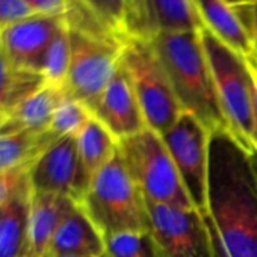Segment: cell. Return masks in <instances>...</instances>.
Segmentation results:
<instances>
[{
	"label": "cell",
	"mask_w": 257,
	"mask_h": 257,
	"mask_svg": "<svg viewBox=\"0 0 257 257\" xmlns=\"http://www.w3.org/2000/svg\"><path fill=\"white\" fill-rule=\"evenodd\" d=\"M121 64L134 85L147 127L164 135L176 124L183 109L150 41L128 38Z\"/></svg>",
	"instance_id": "cell-6"
},
{
	"label": "cell",
	"mask_w": 257,
	"mask_h": 257,
	"mask_svg": "<svg viewBox=\"0 0 257 257\" xmlns=\"http://www.w3.org/2000/svg\"><path fill=\"white\" fill-rule=\"evenodd\" d=\"M52 257H91V255H52ZM104 257V255H101Z\"/></svg>",
	"instance_id": "cell-34"
},
{
	"label": "cell",
	"mask_w": 257,
	"mask_h": 257,
	"mask_svg": "<svg viewBox=\"0 0 257 257\" xmlns=\"http://www.w3.org/2000/svg\"><path fill=\"white\" fill-rule=\"evenodd\" d=\"M74 2L91 13L112 35L122 41L132 38L128 0H74Z\"/></svg>",
	"instance_id": "cell-21"
},
{
	"label": "cell",
	"mask_w": 257,
	"mask_h": 257,
	"mask_svg": "<svg viewBox=\"0 0 257 257\" xmlns=\"http://www.w3.org/2000/svg\"><path fill=\"white\" fill-rule=\"evenodd\" d=\"M227 2H228L233 8H236L239 13H243V11H246V10L252 5L254 0H227Z\"/></svg>",
	"instance_id": "cell-31"
},
{
	"label": "cell",
	"mask_w": 257,
	"mask_h": 257,
	"mask_svg": "<svg viewBox=\"0 0 257 257\" xmlns=\"http://www.w3.org/2000/svg\"><path fill=\"white\" fill-rule=\"evenodd\" d=\"M70 59H71V44H70V32L67 23L61 28L56 34L53 41L50 43L49 49L41 62L40 74L44 77L47 83L65 88L68 70H70Z\"/></svg>",
	"instance_id": "cell-23"
},
{
	"label": "cell",
	"mask_w": 257,
	"mask_h": 257,
	"mask_svg": "<svg viewBox=\"0 0 257 257\" xmlns=\"http://www.w3.org/2000/svg\"><path fill=\"white\" fill-rule=\"evenodd\" d=\"M28 179L32 192L64 195L80 204L91 180L83 170L76 135L62 137L43 150L29 167Z\"/></svg>",
	"instance_id": "cell-10"
},
{
	"label": "cell",
	"mask_w": 257,
	"mask_h": 257,
	"mask_svg": "<svg viewBox=\"0 0 257 257\" xmlns=\"http://www.w3.org/2000/svg\"><path fill=\"white\" fill-rule=\"evenodd\" d=\"M76 204L74 200L64 195L32 192L26 257L49 255L52 240L61 222Z\"/></svg>",
	"instance_id": "cell-14"
},
{
	"label": "cell",
	"mask_w": 257,
	"mask_h": 257,
	"mask_svg": "<svg viewBox=\"0 0 257 257\" xmlns=\"http://www.w3.org/2000/svg\"><path fill=\"white\" fill-rule=\"evenodd\" d=\"M29 168H19L0 174V206H2L22 185L28 182Z\"/></svg>",
	"instance_id": "cell-27"
},
{
	"label": "cell",
	"mask_w": 257,
	"mask_h": 257,
	"mask_svg": "<svg viewBox=\"0 0 257 257\" xmlns=\"http://www.w3.org/2000/svg\"><path fill=\"white\" fill-rule=\"evenodd\" d=\"M80 206L103 237L122 231H150L147 200L118 150L95 173Z\"/></svg>",
	"instance_id": "cell-3"
},
{
	"label": "cell",
	"mask_w": 257,
	"mask_h": 257,
	"mask_svg": "<svg viewBox=\"0 0 257 257\" xmlns=\"http://www.w3.org/2000/svg\"><path fill=\"white\" fill-rule=\"evenodd\" d=\"M64 25V17L32 14L0 29V44L17 70L40 74L46 50Z\"/></svg>",
	"instance_id": "cell-11"
},
{
	"label": "cell",
	"mask_w": 257,
	"mask_h": 257,
	"mask_svg": "<svg viewBox=\"0 0 257 257\" xmlns=\"http://www.w3.org/2000/svg\"><path fill=\"white\" fill-rule=\"evenodd\" d=\"M19 74L20 70L14 67L8 53L5 52L2 44H0V118H2V121L5 116L7 100L19 79Z\"/></svg>",
	"instance_id": "cell-25"
},
{
	"label": "cell",
	"mask_w": 257,
	"mask_h": 257,
	"mask_svg": "<svg viewBox=\"0 0 257 257\" xmlns=\"http://www.w3.org/2000/svg\"><path fill=\"white\" fill-rule=\"evenodd\" d=\"M47 147L49 144L44 141L43 134L23 131L0 135V174L19 168H29Z\"/></svg>",
	"instance_id": "cell-20"
},
{
	"label": "cell",
	"mask_w": 257,
	"mask_h": 257,
	"mask_svg": "<svg viewBox=\"0 0 257 257\" xmlns=\"http://www.w3.org/2000/svg\"><path fill=\"white\" fill-rule=\"evenodd\" d=\"M0 122H2V118H0Z\"/></svg>",
	"instance_id": "cell-35"
},
{
	"label": "cell",
	"mask_w": 257,
	"mask_h": 257,
	"mask_svg": "<svg viewBox=\"0 0 257 257\" xmlns=\"http://www.w3.org/2000/svg\"><path fill=\"white\" fill-rule=\"evenodd\" d=\"M118 153L146 200L195 209L162 137L150 127L119 140Z\"/></svg>",
	"instance_id": "cell-5"
},
{
	"label": "cell",
	"mask_w": 257,
	"mask_h": 257,
	"mask_svg": "<svg viewBox=\"0 0 257 257\" xmlns=\"http://www.w3.org/2000/svg\"><path fill=\"white\" fill-rule=\"evenodd\" d=\"M92 115L103 122L119 141L147 127L134 85L122 64L91 107Z\"/></svg>",
	"instance_id": "cell-12"
},
{
	"label": "cell",
	"mask_w": 257,
	"mask_h": 257,
	"mask_svg": "<svg viewBox=\"0 0 257 257\" xmlns=\"http://www.w3.org/2000/svg\"><path fill=\"white\" fill-rule=\"evenodd\" d=\"M52 255H104L103 234L79 203L61 222L47 257Z\"/></svg>",
	"instance_id": "cell-17"
},
{
	"label": "cell",
	"mask_w": 257,
	"mask_h": 257,
	"mask_svg": "<svg viewBox=\"0 0 257 257\" xmlns=\"http://www.w3.org/2000/svg\"><path fill=\"white\" fill-rule=\"evenodd\" d=\"M132 37L150 40L164 32L200 31L192 0H128Z\"/></svg>",
	"instance_id": "cell-13"
},
{
	"label": "cell",
	"mask_w": 257,
	"mask_h": 257,
	"mask_svg": "<svg viewBox=\"0 0 257 257\" xmlns=\"http://www.w3.org/2000/svg\"><path fill=\"white\" fill-rule=\"evenodd\" d=\"M201 41L228 134L248 153H252L257 149L254 138V88L246 61L204 29H201Z\"/></svg>",
	"instance_id": "cell-4"
},
{
	"label": "cell",
	"mask_w": 257,
	"mask_h": 257,
	"mask_svg": "<svg viewBox=\"0 0 257 257\" xmlns=\"http://www.w3.org/2000/svg\"><path fill=\"white\" fill-rule=\"evenodd\" d=\"M240 14L243 17V23L248 29L254 52H257V0H254L252 5Z\"/></svg>",
	"instance_id": "cell-29"
},
{
	"label": "cell",
	"mask_w": 257,
	"mask_h": 257,
	"mask_svg": "<svg viewBox=\"0 0 257 257\" xmlns=\"http://www.w3.org/2000/svg\"><path fill=\"white\" fill-rule=\"evenodd\" d=\"M251 79H252V86H254V95L257 98V52H252L251 55L245 56Z\"/></svg>",
	"instance_id": "cell-30"
},
{
	"label": "cell",
	"mask_w": 257,
	"mask_h": 257,
	"mask_svg": "<svg viewBox=\"0 0 257 257\" xmlns=\"http://www.w3.org/2000/svg\"><path fill=\"white\" fill-rule=\"evenodd\" d=\"M249 155H251V162H252V167H254V171H255V176H257V149Z\"/></svg>",
	"instance_id": "cell-33"
},
{
	"label": "cell",
	"mask_w": 257,
	"mask_h": 257,
	"mask_svg": "<svg viewBox=\"0 0 257 257\" xmlns=\"http://www.w3.org/2000/svg\"><path fill=\"white\" fill-rule=\"evenodd\" d=\"M150 44L161 61L183 110L195 115L210 132L227 131L200 31L164 32Z\"/></svg>",
	"instance_id": "cell-2"
},
{
	"label": "cell",
	"mask_w": 257,
	"mask_h": 257,
	"mask_svg": "<svg viewBox=\"0 0 257 257\" xmlns=\"http://www.w3.org/2000/svg\"><path fill=\"white\" fill-rule=\"evenodd\" d=\"M65 97V88L46 82L4 118V121L0 122V135H10L23 131L44 134L53 113Z\"/></svg>",
	"instance_id": "cell-15"
},
{
	"label": "cell",
	"mask_w": 257,
	"mask_h": 257,
	"mask_svg": "<svg viewBox=\"0 0 257 257\" xmlns=\"http://www.w3.org/2000/svg\"><path fill=\"white\" fill-rule=\"evenodd\" d=\"M92 110L82 101L65 97L52 116L47 131L43 134L46 143L50 146L56 140L67 135H77L82 127L92 118Z\"/></svg>",
	"instance_id": "cell-22"
},
{
	"label": "cell",
	"mask_w": 257,
	"mask_h": 257,
	"mask_svg": "<svg viewBox=\"0 0 257 257\" xmlns=\"http://www.w3.org/2000/svg\"><path fill=\"white\" fill-rule=\"evenodd\" d=\"M204 219L216 257H257V176L227 131L210 132Z\"/></svg>",
	"instance_id": "cell-1"
},
{
	"label": "cell",
	"mask_w": 257,
	"mask_h": 257,
	"mask_svg": "<svg viewBox=\"0 0 257 257\" xmlns=\"http://www.w3.org/2000/svg\"><path fill=\"white\" fill-rule=\"evenodd\" d=\"M23 2L35 14L64 17L68 10V0H23Z\"/></svg>",
	"instance_id": "cell-28"
},
{
	"label": "cell",
	"mask_w": 257,
	"mask_h": 257,
	"mask_svg": "<svg viewBox=\"0 0 257 257\" xmlns=\"http://www.w3.org/2000/svg\"><path fill=\"white\" fill-rule=\"evenodd\" d=\"M254 88V86H252ZM254 138H255V146H257V98L254 95Z\"/></svg>",
	"instance_id": "cell-32"
},
{
	"label": "cell",
	"mask_w": 257,
	"mask_h": 257,
	"mask_svg": "<svg viewBox=\"0 0 257 257\" xmlns=\"http://www.w3.org/2000/svg\"><path fill=\"white\" fill-rule=\"evenodd\" d=\"M192 2L204 31L243 58L254 52L242 14L227 0H192Z\"/></svg>",
	"instance_id": "cell-16"
},
{
	"label": "cell",
	"mask_w": 257,
	"mask_h": 257,
	"mask_svg": "<svg viewBox=\"0 0 257 257\" xmlns=\"http://www.w3.org/2000/svg\"><path fill=\"white\" fill-rule=\"evenodd\" d=\"M79 156L83 170L89 180L100 171L116 153L118 140L110 134L109 128L92 116L76 135Z\"/></svg>",
	"instance_id": "cell-19"
},
{
	"label": "cell",
	"mask_w": 257,
	"mask_h": 257,
	"mask_svg": "<svg viewBox=\"0 0 257 257\" xmlns=\"http://www.w3.org/2000/svg\"><path fill=\"white\" fill-rule=\"evenodd\" d=\"M104 239V257H161L152 231H122Z\"/></svg>",
	"instance_id": "cell-24"
},
{
	"label": "cell",
	"mask_w": 257,
	"mask_h": 257,
	"mask_svg": "<svg viewBox=\"0 0 257 257\" xmlns=\"http://www.w3.org/2000/svg\"><path fill=\"white\" fill-rule=\"evenodd\" d=\"M68 32L71 59L65 91L68 97L85 103L91 109L118 70L125 41L71 28H68Z\"/></svg>",
	"instance_id": "cell-7"
},
{
	"label": "cell",
	"mask_w": 257,
	"mask_h": 257,
	"mask_svg": "<svg viewBox=\"0 0 257 257\" xmlns=\"http://www.w3.org/2000/svg\"><path fill=\"white\" fill-rule=\"evenodd\" d=\"M150 231L161 257H216L212 234L197 209H182L147 200Z\"/></svg>",
	"instance_id": "cell-9"
},
{
	"label": "cell",
	"mask_w": 257,
	"mask_h": 257,
	"mask_svg": "<svg viewBox=\"0 0 257 257\" xmlns=\"http://www.w3.org/2000/svg\"><path fill=\"white\" fill-rule=\"evenodd\" d=\"M194 207L207 213V177L210 131L192 113L183 110L176 124L161 135Z\"/></svg>",
	"instance_id": "cell-8"
},
{
	"label": "cell",
	"mask_w": 257,
	"mask_h": 257,
	"mask_svg": "<svg viewBox=\"0 0 257 257\" xmlns=\"http://www.w3.org/2000/svg\"><path fill=\"white\" fill-rule=\"evenodd\" d=\"M31 198L28 179L0 206V257H26Z\"/></svg>",
	"instance_id": "cell-18"
},
{
	"label": "cell",
	"mask_w": 257,
	"mask_h": 257,
	"mask_svg": "<svg viewBox=\"0 0 257 257\" xmlns=\"http://www.w3.org/2000/svg\"><path fill=\"white\" fill-rule=\"evenodd\" d=\"M35 14L23 0H0V29Z\"/></svg>",
	"instance_id": "cell-26"
}]
</instances>
